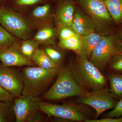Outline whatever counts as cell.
Here are the masks:
<instances>
[{"label":"cell","instance_id":"5bb4252c","mask_svg":"<svg viewBox=\"0 0 122 122\" xmlns=\"http://www.w3.org/2000/svg\"><path fill=\"white\" fill-rule=\"evenodd\" d=\"M71 1H61L58 7L56 20L59 26H72L75 9Z\"/></svg>","mask_w":122,"mask_h":122},{"label":"cell","instance_id":"9c48e42d","mask_svg":"<svg viewBox=\"0 0 122 122\" xmlns=\"http://www.w3.org/2000/svg\"><path fill=\"white\" fill-rule=\"evenodd\" d=\"M0 85L16 97H20L24 87L22 73L12 67L0 65Z\"/></svg>","mask_w":122,"mask_h":122},{"label":"cell","instance_id":"4dcf8cb0","mask_svg":"<svg viewBox=\"0 0 122 122\" xmlns=\"http://www.w3.org/2000/svg\"><path fill=\"white\" fill-rule=\"evenodd\" d=\"M120 38H121L122 41V46H121V49H120V53H121L122 52V29H121V30H120Z\"/></svg>","mask_w":122,"mask_h":122},{"label":"cell","instance_id":"f546056e","mask_svg":"<svg viewBox=\"0 0 122 122\" xmlns=\"http://www.w3.org/2000/svg\"><path fill=\"white\" fill-rule=\"evenodd\" d=\"M84 122H122V116L118 118L105 117L100 119H86Z\"/></svg>","mask_w":122,"mask_h":122},{"label":"cell","instance_id":"2e32d148","mask_svg":"<svg viewBox=\"0 0 122 122\" xmlns=\"http://www.w3.org/2000/svg\"><path fill=\"white\" fill-rule=\"evenodd\" d=\"M31 60L42 69H49L60 68V65L53 62L48 57L44 49L39 48L34 53Z\"/></svg>","mask_w":122,"mask_h":122},{"label":"cell","instance_id":"9a60e30c","mask_svg":"<svg viewBox=\"0 0 122 122\" xmlns=\"http://www.w3.org/2000/svg\"><path fill=\"white\" fill-rule=\"evenodd\" d=\"M102 36L95 32L81 36V47L77 54L79 57L89 59L94 48Z\"/></svg>","mask_w":122,"mask_h":122},{"label":"cell","instance_id":"d6a6232c","mask_svg":"<svg viewBox=\"0 0 122 122\" xmlns=\"http://www.w3.org/2000/svg\"><path fill=\"white\" fill-rule=\"evenodd\" d=\"M1 8V7L0 6V9Z\"/></svg>","mask_w":122,"mask_h":122},{"label":"cell","instance_id":"7c38bea8","mask_svg":"<svg viewBox=\"0 0 122 122\" xmlns=\"http://www.w3.org/2000/svg\"><path fill=\"white\" fill-rule=\"evenodd\" d=\"M71 27L76 33L81 36L95 32L96 29L91 18L79 10L75 11Z\"/></svg>","mask_w":122,"mask_h":122},{"label":"cell","instance_id":"8fae6325","mask_svg":"<svg viewBox=\"0 0 122 122\" xmlns=\"http://www.w3.org/2000/svg\"><path fill=\"white\" fill-rule=\"evenodd\" d=\"M0 61L6 66H30L35 63L25 57L20 51L17 42L12 45L0 49Z\"/></svg>","mask_w":122,"mask_h":122},{"label":"cell","instance_id":"3957f363","mask_svg":"<svg viewBox=\"0 0 122 122\" xmlns=\"http://www.w3.org/2000/svg\"><path fill=\"white\" fill-rule=\"evenodd\" d=\"M52 86L45 92L46 100H61L73 96H81L86 90L78 84L72 76L70 69H60Z\"/></svg>","mask_w":122,"mask_h":122},{"label":"cell","instance_id":"30bf717a","mask_svg":"<svg viewBox=\"0 0 122 122\" xmlns=\"http://www.w3.org/2000/svg\"><path fill=\"white\" fill-rule=\"evenodd\" d=\"M39 99L21 95L15 98L14 109L16 122H30L32 118L41 111L38 105Z\"/></svg>","mask_w":122,"mask_h":122},{"label":"cell","instance_id":"1f68e13d","mask_svg":"<svg viewBox=\"0 0 122 122\" xmlns=\"http://www.w3.org/2000/svg\"><path fill=\"white\" fill-rule=\"evenodd\" d=\"M61 1L62 0H61Z\"/></svg>","mask_w":122,"mask_h":122},{"label":"cell","instance_id":"ffe728a7","mask_svg":"<svg viewBox=\"0 0 122 122\" xmlns=\"http://www.w3.org/2000/svg\"><path fill=\"white\" fill-rule=\"evenodd\" d=\"M40 43L34 39H28L23 40L19 44L20 51L27 59L30 61L34 53L38 48Z\"/></svg>","mask_w":122,"mask_h":122},{"label":"cell","instance_id":"52a82bcc","mask_svg":"<svg viewBox=\"0 0 122 122\" xmlns=\"http://www.w3.org/2000/svg\"><path fill=\"white\" fill-rule=\"evenodd\" d=\"M80 97L81 104L95 109L96 119L104 112L113 109L117 102L110 90L105 87L90 92L86 91Z\"/></svg>","mask_w":122,"mask_h":122},{"label":"cell","instance_id":"484cf974","mask_svg":"<svg viewBox=\"0 0 122 122\" xmlns=\"http://www.w3.org/2000/svg\"><path fill=\"white\" fill-rule=\"evenodd\" d=\"M59 36L60 40L67 39L74 36L76 33L71 26H59Z\"/></svg>","mask_w":122,"mask_h":122},{"label":"cell","instance_id":"ac0fdd59","mask_svg":"<svg viewBox=\"0 0 122 122\" xmlns=\"http://www.w3.org/2000/svg\"><path fill=\"white\" fill-rule=\"evenodd\" d=\"M16 121L14 102L0 101V122Z\"/></svg>","mask_w":122,"mask_h":122},{"label":"cell","instance_id":"5b68a950","mask_svg":"<svg viewBox=\"0 0 122 122\" xmlns=\"http://www.w3.org/2000/svg\"><path fill=\"white\" fill-rule=\"evenodd\" d=\"M38 103L41 110L50 118L77 122H84L89 119L87 111L81 105L71 103L56 105L39 100Z\"/></svg>","mask_w":122,"mask_h":122},{"label":"cell","instance_id":"836d02e7","mask_svg":"<svg viewBox=\"0 0 122 122\" xmlns=\"http://www.w3.org/2000/svg\"><path fill=\"white\" fill-rule=\"evenodd\" d=\"M103 0L105 1V0Z\"/></svg>","mask_w":122,"mask_h":122},{"label":"cell","instance_id":"7a4b0ae2","mask_svg":"<svg viewBox=\"0 0 122 122\" xmlns=\"http://www.w3.org/2000/svg\"><path fill=\"white\" fill-rule=\"evenodd\" d=\"M70 70L76 82L85 89L92 91L102 89L106 86V78L100 70L88 58L79 57Z\"/></svg>","mask_w":122,"mask_h":122},{"label":"cell","instance_id":"603a6c76","mask_svg":"<svg viewBox=\"0 0 122 122\" xmlns=\"http://www.w3.org/2000/svg\"><path fill=\"white\" fill-rule=\"evenodd\" d=\"M17 39L0 25V49L12 45L17 42Z\"/></svg>","mask_w":122,"mask_h":122},{"label":"cell","instance_id":"6da1fadb","mask_svg":"<svg viewBox=\"0 0 122 122\" xmlns=\"http://www.w3.org/2000/svg\"><path fill=\"white\" fill-rule=\"evenodd\" d=\"M60 69H45L34 66L24 68L22 73L24 87L22 95L39 99Z\"/></svg>","mask_w":122,"mask_h":122},{"label":"cell","instance_id":"8992f818","mask_svg":"<svg viewBox=\"0 0 122 122\" xmlns=\"http://www.w3.org/2000/svg\"><path fill=\"white\" fill-rule=\"evenodd\" d=\"M122 45L114 35L103 36L94 48L89 60L100 70L103 69L115 55L120 53Z\"/></svg>","mask_w":122,"mask_h":122},{"label":"cell","instance_id":"4fadbf2b","mask_svg":"<svg viewBox=\"0 0 122 122\" xmlns=\"http://www.w3.org/2000/svg\"><path fill=\"white\" fill-rule=\"evenodd\" d=\"M51 18V5L45 4L35 7L30 12L28 20L32 26L39 29L49 26Z\"/></svg>","mask_w":122,"mask_h":122},{"label":"cell","instance_id":"e0dca14e","mask_svg":"<svg viewBox=\"0 0 122 122\" xmlns=\"http://www.w3.org/2000/svg\"><path fill=\"white\" fill-rule=\"evenodd\" d=\"M104 1L112 20L117 24H122V0H106Z\"/></svg>","mask_w":122,"mask_h":122},{"label":"cell","instance_id":"f1b7e54d","mask_svg":"<svg viewBox=\"0 0 122 122\" xmlns=\"http://www.w3.org/2000/svg\"><path fill=\"white\" fill-rule=\"evenodd\" d=\"M16 97L0 85V101L5 102H12Z\"/></svg>","mask_w":122,"mask_h":122},{"label":"cell","instance_id":"ba28073f","mask_svg":"<svg viewBox=\"0 0 122 122\" xmlns=\"http://www.w3.org/2000/svg\"><path fill=\"white\" fill-rule=\"evenodd\" d=\"M95 24L96 28H103L111 22L112 18L103 0H77Z\"/></svg>","mask_w":122,"mask_h":122},{"label":"cell","instance_id":"83f0119b","mask_svg":"<svg viewBox=\"0 0 122 122\" xmlns=\"http://www.w3.org/2000/svg\"><path fill=\"white\" fill-rule=\"evenodd\" d=\"M45 0H14V4L18 8H24L30 7L39 3Z\"/></svg>","mask_w":122,"mask_h":122},{"label":"cell","instance_id":"d4e9b609","mask_svg":"<svg viewBox=\"0 0 122 122\" xmlns=\"http://www.w3.org/2000/svg\"><path fill=\"white\" fill-rule=\"evenodd\" d=\"M110 68L114 71L122 72V52L118 53L111 59Z\"/></svg>","mask_w":122,"mask_h":122},{"label":"cell","instance_id":"7402d4cb","mask_svg":"<svg viewBox=\"0 0 122 122\" xmlns=\"http://www.w3.org/2000/svg\"><path fill=\"white\" fill-rule=\"evenodd\" d=\"M110 90L115 97L122 96V75L112 74L108 76Z\"/></svg>","mask_w":122,"mask_h":122},{"label":"cell","instance_id":"44dd1931","mask_svg":"<svg viewBox=\"0 0 122 122\" xmlns=\"http://www.w3.org/2000/svg\"><path fill=\"white\" fill-rule=\"evenodd\" d=\"M54 30L50 26H46L39 29L33 39L40 44L45 45L51 44V41L54 35Z\"/></svg>","mask_w":122,"mask_h":122},{"label":"cell","instance_id":"277c9868","mask_svg":"<svg viewBox=\"0 0 122 122\" xmlns=\"http://www.w3.org/2000/svg\"><path fill=\"white\" fill-rule=\"evenodd\" d=\"M0 24L12 35L23 40L29 39L32 33V26L22 14L1 7Z\"/></svg>","mask_w":122,"mask_h":122},{"label":"cell","instance_id":"d6986e66","mask_svg":"<svg viewBox=\"0 0 122 122\" xmlns=\"http://www.w3.org/2000/svg\"><path fill=\"white\" fill-rule=\"evenodd\" d=\"M81 44V36L76 33L71 37L60 40L58 45L62 49L73 51L77 54L80 50Z\"/></svg>","mask_w":122,"mask_h":122},{"label":"cell","instance_id":"4316f807","mask_svg":"<svg viewBox=\"0 0 122 122\" xmlns=\"http://www.w3.org/2000/svg\"><path fill=\"white\" fill-rule=\"evenodd\" d=\"M113 109L105 115V117L118 118L122 116V98L117 102Z\"/></svg>","mask_w":122,"mask_h":122},{"label":"cell","instance_id":"cb8c5ba5","mask_svg":"<svg viewBox=\"0 0 122 122\" xmlns=\"http://www.w3.org/2000/svg\"><path fill=\"white\" fill-rule=\"evenodd\" d=\"M44 50L48 57L53 62L60 65L63 57V55L61 53L50 46H46Z\"/></svg>","mask_w":122,"mask_h":122}]
</instances>
